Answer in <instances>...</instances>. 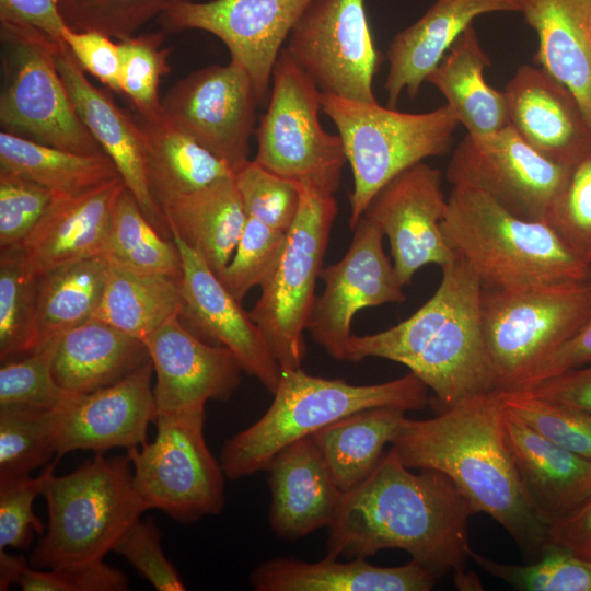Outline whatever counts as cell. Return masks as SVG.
<instances>
[{"mask_svg": "<svg viewBox=\"0 0 591 591\" xmlns=\"http://www.w3.org/2000/svg\"><path fill=\"white\" fill-rule=\"evenodd\" d=\"M475 512L439 471L413 472L391 447L356 487L344 491L328 526L326 556L367 558L401 549L439 578L463 575L471 558L468 520Z\"/></svg>", "mask_w": 591, "mask_h": 591, "instance_id": "obj_1", "label": "cell"}, {"mask_svg": "<svg viewBox=\"0 0 591 591\" xmlns=\"http://www.w3.org/2000/svg\"><path fill=\"white\" fill-rule=\"evenodd\" d=\"M499 391L468 397L428 419L405 417L393 447L412 470L447 475L472 506L512 537L528 563L549 543V524L528 498L506 447Z\"/></svg>", "mask_w": 591, "mask_h": 591, "instance_id": "obj_2", "label": "cell"}, {"mask_svg": "<svg viewBox=\"0 0 591 591\" xmlns=\"http://www.w3.org/2000/svg\"><path fill=\"white\" fill-rule=\"evenodd\" d=\"M441 269L438 289L421 308L385 331L351 335L345 356L351 362L375 357L406 366L433 392L430 402L439 412L498 391L483 334L482 283L457 256Z\"/></svg>", "mask_w": 591, "mask_h": 591, "instance_id": "obj_3", "label": "cell"}, {"mask_svg": "<svg viewBox=\"0 0 591 591\" xmlns=\"http://www.w3.org/2000/svg\"><path fill=\"white\" fill-rule=\"evenodd\" d=\"M441 229L483 288L591 283V265L545 221L523 219L480 190L452 186Z\"/></svg>", "mask_w": 591, "mask_h": 591, "instance_id": "obj_4", "label": "cell"}, {"mask_svg": "<svg viewBox=\"0 0 591 591\" xmlns=\"http://www.w3.org/2000/svg\"><path fill=\"white\" fill-rule=\"evenodd\" d=\"M427 389L412 372L383 383L357 385L311 375L302 368L281 370L266 413L224 442L220 455L224 475L236 480L266 471L287 445L361 409L420 410L430 403Z\"/></svg>", "mask_w": 591, "mask_h": 591, "instance_id": "obj_5", "label": "cell"}, {"mask_svg": "<svg viewBox=\"0 0 591 591\" xmlns=\"http://www.w3.org/2000/svg\"><path fill=\"white\" fill-rule=\"evenodd\" d=\"M103 454L48 477L43 493L48 523L30 554L31 567L102 560L147 510L135 489L128 455Z\"/></svg>", "mask_w": 591, "mask_h": 591, "instance_id": "obj_6", "label": "cell"}, {"mask_svg": "<svg viewBox=\"0 0 591 591\" xmlns=\"http://www.w3.org/2000/svg\"><path fill=\"white\" fill-rule=\"evenodd\" d=\"M322 112L335 124L354 178L349 227L355 228L374 195L393 177L430 157L447 153L460 125L448 104L426 113H403L322 93Z\"/></svg>", "mask_w": 591, "mask_h": 591, "instance_id": "obj_7", "label": "cell"}, {"mask_svg": "<svg viewBox=\"0 0 591 591\" xmlns=\"http://www.w3.org/2000/svg\"><path fill=\"white\" fill-rule=\"evenodd\" d=\"M591 312V283L483 288L480 317L497 390L521 391Z\"/></svg>", "mask_w": 591, "mask_h": 591, "instance_id": "obj_8", "label": "cell"}, {"mask_svg": "<svg viewBox=\"0 0 591 591\" xmlns=\"http://www.w3.org/2000/svg\"><path fill=\"white\" fill-rule=\"evenodd\" d=\"M337 212L334 194L302 185L300 209L287 232L281 256L248 312L281 370L301 368L304 360V331Z\"/></svg>", "mask_w": 591, "mask_h": 591, "instance_id": "obj_9", "label": "cell"}, {"mask_svg": "<svg viewBox=\"0 0 591 591\" xmlns=\"http://www.w3.org/2000/svg\"><path fill=\"white\" fill-rule=\"evenodd\" d=\"M154 424L153 442L127 450L146 509L185 524L219 514L225 475L205 440V408L159 414Z\"/></svg>", "mask_w": 591, "mask_h": 591, "instance_id": "obj_10", "label": "cell"}, {"mask_svg": "<svg viewBox=\"0 0 591 591\" xmlns=\"http://www.w3.org/2000/svg\"><path fill=\"white\" fill-rule=\"evenodd\" d=\"M3 131L84 155L105 154L77 113L56 65L59 45L43 34L0 25Z\"/></svg>", "mask_w": 591, "mask_h": 591, "instance_id": "obj_11", "label": "cell"}, {"mask_svg": "<svg viewBox=\"0 0 591 591\" xmlns=\"http://www.w3.org/2000/svg\"><path fill=\"white\" fill-rule=\"evenodd\" d=\"M322 92L283 48L275 63L265 114L255 129L254 158L273 173L335 194L347 162L339 135L318 117Z\"/></svg>", "mask_w": 591, "mask_h": 591, "instance_id": "obj_12", "label": "cell"}, {"mask_svg": "<svg viewBox=\"0 0 591 591\" xmlns=\"http://www.w3.org/2000/svg\"><path fill=\"white\" fill-rule=\"evenodd\" d=\"M286 50L322 93L374 103L379 66L364 0H311Z\"/></svg>", "mask_w": 591, "mask_h": 591, "instance_id": "obj_13", "label": "cell"}, {"mask_svg": "<svg viewBox=\"0 0 591 591\" xmlns=\"http://www.w3.org/2000/svg\"><path fill=\"white\" fill-rule=\"evenodd\" d=\"M570 166L532 148L510 125L485 136L466 135L447 167L452 186L483 192L510 212L545 221Z\"/></svg>", "mask_w": 591, "mask_h": 591, "instance_id": "obj_14", "label": "cell"}, {"mask_svg": "<svg viewBox=\"0 0 591 591\" xmlns=\"http://www.w3.org/2000/svg\"><path fill=\"white\" fill-rule=\"evenodd\" d=\"M311 0L178 1L160 14L163 31L200 30L218 37L248 74L259 105L266 104L283 43Z\"/></svg>", "mask_w": 591, "mask_h": 591, "instance_id": "obj_15", "label": "cell"}, {"mask_svg": "<svg viewBox=\"0 0 591 591\" xmlns=\"http://www.w3.org/2000/svg\"><path fill=\"white\" fill-rule=\"evenodd\" d=\"M164 117L236 171L248 161L259 106L236 62L211 65L177 81L161 100Z\"/></svg>", "mask_w": 591, "mask_h": 591, "instance_id": "obj_16", "label": "cell"}, {"mask_svg": "<svg viewBox=\"0 0 591 591\" xmlns=\"http://www.w3.org/2000/svg\"><path fill=\"white\" fill-rule=\"evenodd\" d=\"M383 236L362 216L344 257L321 269L325 287L315 298L306 331L336 360H345L351 321L359 310L406 300L404 285L384 252Z\"/></svg>", "mask_w": 591, "mask_h": 591, "instance_id": "obj_17", "label": "cell"}, {"mask_svg": "<svg viewBox=\"0 0 591 591\" xmlns=\"http://www.w3.org/2000/svg\"><path fill=\"white\" fill-rule=\"evenodd\" d=\"M445 207L442 173L425 161L397 174L369 202L363 216L387 236L404 286L425 265L442 268L455 258L441 229Z\"/></svg>", "mask_w": 591, "mask_h": 591, "instance_id": "obj_18", "label": "cell"}, {"mask_svg": "<svg viewBox=\"0 0 591 591\" xmlns=\"http://www.w3.org/2000/svg\"><path fill=\"white\" fill-rule=\"evenodd\" d=\"M172 236L182 259L181 317L189 322L187 328L207 343L228 348L242 371L274 394L281 369L263 332L204 258L178 236Z\"/></svg>", "mask_w": 591, "mask_h": 591, "instance_id": "obj_19", "label": "cell"}, {"mask_svg": "<svg viewBox=\"0 0 591 591\" xmlns=\"http://www.w3.org/2000/svg\"><path fill=\"white\" fill-rule=\"evenodd\" d=\"M151 360L119 382L84 394H66L58 410L56 457L76 451L105 453L147 442L155 422Z\"/></svg>", "mask_w": 591, "mask_h": 591, "instance_id": "obj_20", "label": "cell"}, {"mask_svg": "<svg viewBox=\"0 0 591 591\" xmlns=\"http://www.w3.org/2000/svg\"><path fill=\"white\" fill-rule=\"evenodd\" d=\"M155 374L159 414L205 408L210 399L228 402L241 383V367L225 347L188 329L175 314L143 339Z\"/></svg>", "mask_w": 591, "mask_h": 591, "instance_id": "obj_21", "label": "cell"}, {"mask_svg": "<svg viewBox=\"0 0 591 591\" xmlns=\"http://www.w3.org/2000/svg\"><path fill=\"white\" fill-rule=\"evenodd\" d=\"M55 58L81 120L115 164L146 218L161 235L172 240L165 215L150 192L146 140L140 123L121 109L108 93L91 83L66 46L56 51Z\"/></svg>", "mask_w": 591, "mask_h": 591, "instance_id": "obj_22", "label": "cell"}, {"mask_svg": "<svg viewBox=\"0 0 591 591\" xmlns=\"http://www.w3.org/2000/svg\"><path fill=\"white\" fill-rule=\"evenodd\" d=\"M503 93L509 125L542 155L571 166L591 150V125L577 99L538 65H522Z\"/></svg>", "mask_w": 591, "mask_h": 591, "instance_id": "obj_23", "label": "cell"}, {"mask_svg": "<svg viewBox=\"0 0 591 591\" xmlns=\"http://www.w3.org/2000/svg\"><path fill=\"white\" fill-rule=\"evenodd\" d=\"M501 428L524 491L549 526L590 496V459L546 438L505 406Z\"/></svg>", "mask_w": 591, "mask_h": 591, "instance_id": "obj_24", "label": "cell"}, {"mask_svg": "<svg viewBox=\"0 0 591 591\" xmlns=\"http://www.w3.org/2000/svg\"><path fill=\"white\" fill-rule=\"evenodd\" d=\"M266 471L268 520L277 537L294 541L331 525L344 491L311 436L280 450Z\"/></svg>", "mask_w": 591, "mask_h": 591, "instance_id": "obj_25", "label": "cell"}, {"mask_svg": "<svg viewBox=\"0 0 591 591\" xmlns=\"http://www.w3.org/2000/svg\"><path fill=\"white\" fill-rule=\"evenodd\" d=\"M520 11L521 0H436L389 46L387 107L395 108L403 92L412 99L418 94L428 74L477 16Z\"/></svg>", "mask_w": 591, "mask_h": 591, "instance_id": "obj_26", "label": "cell"}, {"mask_svg": "<svg viewBox=\"0 0 591 591\" xmlns=\"http://www.w3.org/2000/svg\"><path fill=\"white\" fill-rule=\"evenodd\" d=\"M121 177L92 189L56 196L20 246L28 268L40 276L57 266L103 254Z\"/></svg>", "mask_w": 591, "mask_h": 591, "instance_id": "obj_27", "label": "cell"}, {"mask_svg": "<svg viewBox=\"0 0 591 591\" xmlns=\"http://www.w3.org/2000/svg\"><path fill=\"white\" fill-rule=\"evenodd\" d=\"M336 559L274 558L258 565L250 582L256 591H429L439 578L413 559L397 567L375 566L364 558Z\"/></svg>", "mask_w": 591, "mask_h": 591, "instance_id": "obj_28", "label": "cell"}, {"mask_svg": "<svg viewBox=\"0 0 591 591\" xmlns=\"http://www.w3.org/2000/svg\"><path fill=\"white\" fill-rule=\"evenodd\" d=\"M536 62L577 99L591 125V0H521Z\"/></svg>", "mask_w": 591, "mask_h": 591, "instance_id": "obj_29", "label": "cell"}, {"mask_svg": "<svg viewBox=\"0 0 591 591\" xmlns=\"http://www.w3.org/2000/svg\"><path fill=\"white\" fill-rule=\"evenodd\" d=\"M150 361L143 340L91 318L58 336L53 374L68 394L111 386Z\"/></svg>", "mask_w": 591, "mask_h": 591, "instance_id": "obj_30", "label": "cell"}, {"mask_svg": "<svg viewBox=\"0 0 591 591\" xmlns=\"http://www.w3.org/2000/svg\"><path fill=\"white\" fill-rule=\"evenodd\" d=\"M162 210L172 235L196 251L218 276L230 262L247 219L233 175L178 196Z\"/></svg>", "mask_w": 591, "mask_h": 591, "instance_id": "obj_31", "label": "cell"}, {"mask_svg": "<svg viewBox=\"0 0 591 591\" xmlns=\"http://www.w3.org/2000/svg\"><path fill=\"white\" fill-rule=\"evenodd\" d=\"M489 65L472 24L426 79L442 93L459 124L472 136L489 135L509 125L503 91L494 89L484 78Z\"/></svg>", "mask_w": 591, "mask_h": 591, "instance_id": "obj_32", "label": "cell"}, {"mask_svg": "<svg viewBox=\"0 0 591 591\" xmlns=\"http://www.w3.org/2000/svg\"><path fill=\"white\" fill-rule=\"evenodd\" d=\"M137 119L146 140L150 192L161 209L178 196L233 175L225 162L172 125L164 115L155 120L139 116Z\"/></svg>", "mask_w": 591, "mask_h": 591, "instance_id": "obj_33", "label": "cell"}, {"mask_svg": "<svg viewBox=\"0 0 591 591\" xmlns=\"http://www.w3.org/2000/svg\"><path fill=\"white\" fill-rule=\"evenodd\" d=\"M405 413L397 407L366 408L311 436L343 491L356 487L375 468Z\"/></svg>", "mask_w": 591, "mask_h": 591, "instance_id": "obj_34", "label": "cell"}, {"mask_svg": "<svg viewBox=\"0 0 591 591\" xmlns=\"http://www.w3.org/2000/svg\"><path fill=\"white\" fill-rule=\"evenodd\" d=\"M181 280L109 265L104 292L92 318L143 340L173 315L181 314Z\"/></svg>", "mask_w": 591, "mask_h": 591, "instance_id": "obj_35", "label": "cell"}, {"mask_svg": "<svg viewBox=\"0 0 591 591\" xmlns=\"http://www.w3.org/2000/svg\"><path fill=\"white\" fill-rule=\"evenodd\" d=\"M0 170L31 179L56 196L79 194L120 177L106 154H78L3 130Z\"/></svg>", "mask_w": 591, "mask_h": 591, "instance_id": "obj_36", "label": "cell"}, {"mask_svg": "<svg viewBox=\"0 0 591 591\" xmlns=\"http://www.w3.org/2000/svg\"><path fill=\"white\" fill-rule=\"evenodd\" d=\"M108 271L107 259L100 255L57 266L39 276L36 349L93 317Z\"/></svg>", "mask_w": 591, "mask_h": 591, "instance_id": "obj_37", "label": "cell"}, {"mask_svg": "<svg viewBox=\"0 0 591 591\" xmlns=\"http://www.w3.org/2000/svg\"><path fill=\"white\" fill-rule=\"evenodd\" d=\"M109 265L162 274L181 280L183 267L174 240L161 235L125 186L112 215L103 254Z\"/></svg>", "mask_w": 591, "mask_h": 591, "instance_id": "obj_38", "label": "cell"}, {"mask_svg": "<svg viewBox=\"0 0 591 591\" xmlns=\"http://www.w3.org/2000/svg\"><path fill=\"white\" fill-rule=\"evenodd\" d=\"M39 276L26 265L20 246L0 253V361L20 359L36 349Z\"/></svg>", "mask_w": 591, "mask_h": 591, "instance_id": "obj_39", "label": "cell"}, {"mask_svg": "<svg viewBox=\"0 0 591 591\" xmlns=\"http://www.w3.org/2000/svg\"><path fill=\"white\" fill-rule=\"evenodd\" d=\"M57 408L0 407V485L31 476L56 455Z\"/></svg>", "mask_w": 591, "mask_h": 591, "instance_id": "obj_40", "label": "cell"}, {"mask_svg": "<svg viewBox=\"0 0 591 591\" xmlns=\"http://www.w3.org/2000/svg\"><path fill=\"white\" fill-rule=\"evenodd\" d=\"M484 571L522 591H591V558L549 542L538 559L525 565L496 561L471 551Z\"/></svg>", "mask_w": 591, "mask_h": 591, "instance_id": "obj_41", "label": "cell"}, {"mask_svg": "<svg viewBox=\"0 0 591 591\" xmlns=\"http://www.w3.org/2000/svg\"><path fill=\"white\" fill-rule=\"evenodd\" d=\"M163 31L131 35L118 42L120 86L135 105L138 116L155 120L163 116L159 84L169 71L170 47H164Z\"/></svg>", "mask_w": 591, "mask_h": 591, "instance_id": "obj_42", "label": "cell"}, {"mask_svg": "<svg viewBox=\"0 0 591 591\" xmlns=\"http://www.w3.org/2000/svg\"><path fill=\"white\" fill-rule=\"evenodd\" d=\"M247 217L288 232L301 205L302 185L279 176L255 160L233 173Z\"/></svg>", "mask_w": 591, "mask_h": 591, "instance_id": "obj_43", "label": "cell"}, {"mask_svg": "<svg viewBox=\"0 0 591 591\" xmlns=\"http://www.w3.org/2000/svg\"><path fill=\"white\" fill-rule=\"evenodd\" d=\"M287 232L247 217L244 230L228 265L218 275L225 289L240 302L274 271L285 246Z\"/></svg>", "mask_w": 591, "mask_h": 591, "instance_id": "obj_44", "label": "cell"}, {"mask_svg": "<svg viewBox=\"0 0 591 591\" xmlns=\"http://www.w3.org/2000/svg\"><path fill=\"white\" fill-rule=\"evenodd\" d=\"M55 339L20 359L1 363L0 407L54 409L66 397L51 369Z\"/></svg>", "mask_w": 591, "mask_h": 591, "instance_id": "obj_45", "label": "cell"}, {"mask_svg": "<svg viewBox=\"0 0 591 591\" xmlns=\"http://www.w3.org/2000/svg\"><path fill=\"white\" fill-rule=\"evenodd\" d=\"M500 392L505 407L564 448L591 460V414L522 391Z\"/></svg>", "mask_w": 591, "mask_h": 591, "instance_id": "obj_46", "label": "cell"}, {"mask_svg": "<svg viewBox=\"0 0 591 591\" xmlns=\"http://www.w3.org/2000/svg\"><path fill=\"white\" fill-rule=\"evenodd\" d=\"M172 3L173 0H59V8L70 28L97 31L120 40L158 19Z\"/></svg>", "mask_w": 591, "mask_h": 591, "instance_id": "obj_47", "label": "cell"}, {"mask_svg": "<svg viewBox=\"0 0 591 591\" xmlns=\"http://www.w3.org/2000/svg\"><path fill=\"white\" fill-rule=\"evenodd\" d=\"M546 223L576 256L591 265V150L570 166Z\"/></svg>", "mask_w": 591, "mask_h": 591, "instance_id": "obj_48", "label": "cell"}, {"mask_svg": "<svg viewBox=\"0 0 591 591\" xmlns=\"http://www.w3.org/2000/svg\"><path fill=\"white\" fill-rule=\"evenodd\" d=\"M55 197L48 188L0 170V248L21 246Z\"/></svg>", "mask_w": 591, "mask_h": 591, "instance_id": "obj_49", "label": "cell"}, {"mask_svg": "<svg viewBox=\"0 0 591 591\" xmlns=\"http://www.w3.org/2000/svg\"><path fill=\"white\" fill-rule=\"evenodd\" d=\"M58 457L35 476L0 485V549L27 551L35 533L43 535L44 522L34 513L35 499L43 495L46 482L55 472Z\"/></svg>", "mask_w": 591, "mask_h": 591, "instance_id": "obj_50", "label": "cell"}, {"mask_svg": "<svg viewBox=\"0 0 591 591\" xmlns=\"http://www.w3.org/2000/svg\"><path fill=\"white\" fill-rule=\"evenodd\" d=\"M24 591H125L128 578L102 560L36 569L28 564L16 583Z\"/></svg>", "mask_w": 591, "mask_h": 591, "instance_id": "obj_51", "label": "cell"}, {"mask_svg": "<svg viewBox=\"0 0 591 591\" xmlns=\"http://www.w3.org/2000/svg\"><path fill=\"white\" fill-rule=\"evenodd\" d=\"M113 552L123 556L158 591H183V582L161 545V532L148 519L138 520L116 543Z\"/></svg>", "mask_w": 591, "mask_h": 591, "instance_id": "obj_52", "label": "cell"}, {"mask_svg": "<svg viewBox=\"0 0 591 591\" xmlns=\"http://www.w3.org/2000/svg\"><path fill=\"white\" fill-rule=\"evenodd\" d=\"M62 40L85 72L121 94L118 42L97 31H74L69 26L63 31Z\"/></svg>", "mask_w": 591, "mask_h": 591, "instance_id": "obj_53", "label": "cell"}, {"mask_svg": "<svg viewBox=\"0 0 591 591\" xmlns=\"http://www.w3.org/2000/svg\"><path fill=\"white\" fill-rule=\"evenodd\" d=\"M0 24L38 32L59 45L68 26L59 0H0Z\"/></svg>", "mask_w": 591, "mask_h": 591, "instance_id": "obj_54", "label": "cell"}, {"mask_svg": "<svg viewBox=\"0 0 591 591\" xmlns=\"http://www.w3.org/2000/svg\"><path fill=\"white\" fill-rule=\"evenodd\" d=\"M522 392L591 414V364L547 379Z\"/></svg>", "mask_w": 591, "mask_h": 591, "instance_id": "obj_55", "label": "cell"}, {"mask_svg": "<svg viewBox=\"0 0 591 591\" xmlns=\"http://www.w3.org/2000/svg\"><path fill=\"white\" fill-rule=\"evenodd\" d=\"M588 364H591V312L577 331L536 370L521 391Z\"/></svg>", "mask_w": 591, "mask_h": 591, "instance_id": "obj_56", "label": "cell"}, {"mask_svg": "<svg viewBox=\"0 0 591 591\" xmlns=\"http://www.w3.org/2000/svg\"><path fill=\"white\" fill-rule=\"evenodd\" d=\"M549 542L591 558V494L573 512L551 525Z\"/></svg>", "mask_w": 591, "mask_h": 591, "instance_id": "obj_57", "label": "cell"}, {"mask_svg": "<svg viewBox=\"0 0 591 591\" xmlns=\"http://www.w3.org/2000/svg\"><path fill=\"white\" fill-rule=\"evenodd\" d=\"M27 564L25 557L10 554L7 548L0 549V590L5 591L12 583H16L18 577Z\"/></svg>", "mask_w": 591, "mask_h": 591, "instance_id": "obj_58", "label": "cell"}, {"mask_svg": "<svg viewBox=\"0 0 591 591\" xmlns=\"http://www.w3.org/2000/svg\"><path fill=\"white\" fill-rule=\"evenodd\" d=\"M178 1H194V0H173V3L178 2Z\"/></svg>", "mask_w": 591, "mask_h": 591, "instance_id": "obj_59", "label": "cell"}]
</instances>
